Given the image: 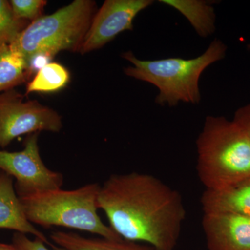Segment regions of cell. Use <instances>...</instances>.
<instances>
[{"label": "cell", "instance_id": "cell-1", "mask_svg": "<svg viewBox=\"0 0 250 250\" xmlns=\"http://www.w3.org/2000/svg\"><path fill=\"white\" fill-rule=\"evenodd\" d=\"M99 209L126 241L174 250L187 211L182 195L152 174H112L100 186Z\"/></svg>", "mask_w": 250, "mask_h": 250}, {"label": "cell", "instance_id": "cell-2", "mask_svg": "<svg viewBox=\"0 0 250 250\" xmlns=\"http://www.w3.org/2000/svg\"><path fill=\"white\" fill-rule=\"evenodd\" d=\"M196 145L197 174L206 190H224L250 178V140L233 120L207 116Z\"/></svg>", "mask_w": 250, "mask_h": 250}, {"label": "cell", "instance_id": "cell-3", "mask_svg": "<svg viewBox=\"0 0 250 250\" xmlns=\"http://www.w3.org/2000/svg\"><path fill=\"white\" fill-rule=\"evenodd\" d=\"M226 45L215 39L207 50L196 58H167L141 60L131 51L122 54L133 66L125 67L128 77L154 85L159 90L155 102L160 105L174 106L180 102L195 104L201 100L199 82L202 72L226 55Z\"/></svg>", "mask_w": 250, "mask_h": 250}, {"label": "cell", "instance_id": "cell-4", "mask_svg": "<svg viewBox=\"0 0 250 250\" xmlns=\"http://www.w3.org/2000/svg\"><path fill=\"white\" fill-rule=\"evenodd\" d=\"M97 11L95 1L75 0L31 22L10 47L22 57L28 70L36 57L51 61L62 51L80 53Z\"/></svg>", "mask_w": 250, "mask_h": 250}, {"label": "cell", "instance_id": "cell-5", "mask_svg": "<svg viewBox=\"0 0 250 250\" xmlns=\"http://www.w3.org/2000/svg\"><path fill=\"white\" fill-rule=\"evenodd\" d=\"M100 185L88 184L75 190H49L21 199L26 217L33 225L44 228L62 227L121 239L99 216Z\"/></svg>", "mask_w": 250, "mask_h": 250}, {"label": "cell", "instance_id": "cell-6", "mask_svg": "<svg viewBox=\"0 0 250 250\" xmlns=\"http://www.w3.org/2000/svg\"><path fill=\"white\" fill-rule=\"evenodd\" d=\"M16 89L0 93V150L24 134L49 131L62 127V116L55 110L36 100H24Z\"/></svg>", "mask_w": 250, "mask_h": 250}, {"label": "cell", "instance_id": "cell-7", "mask_svg": "<svg viewBox=\"0 0 250 250\" xmlns=\"http://www.w3.org/2000/svg\"><path fill=\"white\" fill-rule=\"evenodd\" d=\"M39 133L28 135L19 152L0 150V170L16 179L14 187L20 198L62 188L63 176L49 169L39 150Z\"/></svg>", "mask_w": 250, "mask_h": 250}, {"label": "cell", "instance_id": "cell-8", "mask_svg": "<svg viewBox=\"0 0 250 250\" xmlns=\"http://www.w3.org/2000/svg\"><path fill=\"white\" fill-rule=\"evenodd\" d=\"M152 0H106L94 16L80 53L102 48L125 31L134 28L140 12L153 4Z\"/></svg>", "mask_w": 250, "mask_h": 250}, {"label": "cell", "instance_id": "cell-9", "mask_svg": "<svg viewBox=\"0 0 250 250\" xmlns=\"http://www.w3.org/2000/svg\"><path fill=\"white\" fill-rule=\"evenodd\" d=\"M208 250H250V217L228 212L204 213Z\"/></svg>", "mask_w": 250, "mask_h": 250}, {"label": "cell", "instance_id": "cell-10", "mask_svg": "<svg viewBox=\"0 0 250 250\" xmlns=\"http://www.w3.org/2000/svg\"><path fill=\"white\" fill-rule=\"evenodd\" d=\"M0 229L31 234L52 246L45 235L28 220L21 199L15 190L14 178L0 170Z\"/></svg>", "mask_w": 250, "mask_h": 250}, {"label": "cell", "instance_id": "cell-11", "mask_svg": "<svg viewBox=\"0 0 250 250\" xmlns=\"http://www.w3.org/2000/svg\"><path fill=\"white\" fill-rule=\"evenodd\" d=\"M201 205L204 213L228 212L250 217V177L224 190H205Z\"/></svg>", "mask_w": 250, "mask_h": 250}, {"label": "cell", "instance_id": "cell-12", "mask_svg": "<svg viewBox=\"0 0 250 250\" xmlns=\"http://www.w3.org/2000/svg\"><path fill=\"white\" fill-rule=\"evenodd\" d=\"M54 250H158L143 243L106 238H88L72 232L56 231L51 233Z\"/></svg>", "mask_w": 250, "mask_h": 250}, {"label": "cell", "instance_id": "cell-13", "mask_svg": "<svg viewBox=\"0 0 250 250\" xmlns=\"http://www.w3.org/2000/svg\"><path fill=\"white\" fill-rule=\"evenodd\" d=\"M31 76L27 64L9 45L0 47V93L15 89Z\"/></svg>", "mask_w": 250, "mask_h": 250}, {"label": "cell", "instance_id": "cell-14", "mask_svg": "<svg viewBox=\"0 0 250 250\" xmlns=\"http://www.w3.org/2000/svg\"><path fill=\"white\" fill-rule=\"evenodd\" d=\"M70 72L62 64L50 62L39 69L28 83L25 96L33 93H55L70 82Z\"/></svg>", "mask_w": 250, "mask_h": 250}, {"label": "cell", "instance_id": "cell-15", "mask_svg": "<svg viewBox=\"0 0 250 250\" xmlns=\"http://www.w3.org/2000/svg\"><path fill=\"white\" fill-rule=\"evenodd\" d=\"M30 23L15 16L9 1L0 0V47L13 43Z\"/></svg>", "mask_w": 250, "mask_h": 250}, {"label": "cell", "instance_id": "cell-16", "mask_svg": "<svg viewBox=\"0 0 250 250\" xmlns=\"http://www.w3.org/2000/svg\"><path fill=\"white\" fill-rule=\"evenodd\" d=\"M11 8L16 18L32 22L42 16L47 4L43 0H11Z\"/></svg>", "mask_w": 250, "mask_h": 250}, {"label": "cell", "instance_id": "cell-17", "mask_svg": "<svg viewBox=\"0 0 250 250\" xmlns=\"http://www.w3.org/2000/svg\"><path fill=\"white\" fill-rule=\"evenodd\" d=\"M13 244L20 250H49L45 243L39 238L31 240L24 233L16 232L13 236Z\"/></svg>", "mask_w": 250, "mask_h": 250}, {"label": "cell", "instance_id": "cell-18", "mask_svg": "<svg viewBox=\"0 0 250 250\" xmlns=\"http://www.w3.org/2000/svg\"><path fill=\"white\" fill-rule=\"evenodd\" d=\"M233 120L244 130L250 142V104L237 109Z\"/></svg>", "mask_w": 250, "mask_h": 250}, {"label": "cell", "instance_id": "cell-19", "mask_svg": "<svg viewBox=\"0 0 250 250\" xmlns=\"http://www.w3.org/2000/svg\"><path fill=\"white\" fill-rule=\"evenodd\" d=\"M0 250H20L14 244L0 243Z\"/></svg>", "mask_w": 250, "mask_h": 250}]
</instances>
